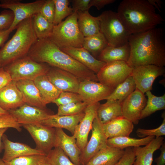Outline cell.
<instances>
[{
  "label": "cell",
  "mask_w": 165,
  "mask_h": 165,
  "mask_svg": "<svg viewBox=\"0 0 165 165\" xmlns=\"http://www.w3.org/2000/svg\"><path fill=\"white\" fill-rule=\"evenodd\" d=\"M161 28L131 34L128 40L130 54L127 62L131 68L165 65V34Z\"/></svg>",
  "instance_id": "1"
},
{
  "label": "cell",
  "mask_w": 165,
  "mask_h": 165,
  "mask_svg": "<svg viewBox=\"0 0 165 165\" xmlns=\"http://www.w3.org/2000/svg\"><path fill=\"white\" fill-rule=\"evenodd\" d=\"M27 55L37 62L68 72L81 81H98L94 73L63 51L49 38L38 39Z\"/></svg>",
  "instance_id": "2"
},
{
  "label": "cell",
  "mask_w": 165,
  "mask_h": 165,
  "mask_svg": "<svg viewBox=\"0 0 165 165\" xmlns=\"http://www.w3.org/2000/svg\"><path fill=\"white\" fill-rule=\"evenodd\" d=\"M117 13L131 34L155 28L164 21L148 0H123L118 6Z\"/></svg>",
  "instance_id": "3"
},
{
  "label": "cell",
  "mask_w": 165,
  "mask_h": 165,
  "mask_svg": "<svg viewBox=\"0 0 165 165\" xmlns=\"http://www.w3.org/2000/svg\"><path fill=\"white\" fill-rule=\"evenodd\" d=\"M12 38L0 49V65L4 67L27 56L38 39L32 24V17L20 22Z\"/></svg>",
  "instance_id": "4"
},
{
  "label": "cell",
  "mask_w": 165,
  "mask_h": 165,
  "mask_svg": "<svg viewBox=\"0 0 165 165\" xmlns=\"http://www.w3.org/2000/svg\"><path fill=\"white\" fill-rule=\"evenodd\" d=\"M84 37L79 28L77 12L65 20L54 25L49 38L60 48L66 47L82 48Z\"/></svg>",
  "instance_id": "5"
},
{
  "label": "cell",
  "mask_w": 165,
  "mask_h": 165,
  "mask_svg": "<svg viewBox=\"0 0 165 165\" xmlns=\"http://www.w3.org/2000/svg\"><path fill=\"white\" fill-rule=\"evenodd\" d=\"M97 17L100 32L104 36L108 46L119 47L128 42L131 34L123 24L117 12L106 10Z\"/></svg>",
  "instance_id": "6"
},
{
  "label": "cell",
  "mask_w": 165,
  "mask_h": 165,
  "mask_svg": "<svg viewBox=\"0 0 165 165\" xmlns=\"http://www.w3.org/2000/svg\"><path fill=\"white\" fill-rule=\"evenodd\" d=\"M50 66L37 62L27 55L3 67L13 80L27 79L34 81L37 77L46 74Z\"/></svg>",
  "instance_id": "7"
},
{
  "label": "cell",
  "mask_w": 165,
  "mask_h": 165,
  "mask_svg": "<svg viewBox=\"0 0 165 165\" xmlns=\"http://www.w3.org/2000/svg\"><path fill=\"white\" fill-rule=\"evenodd\" d=\"M133 69L126 62L113 61L106 63L96 76L100 82L114 89L131 75Z\"/></svg>",
  "instance_id": "8"
},
{
  "label": "cell",
  "mask_w": 165,
  "mask_h": 165,
  "mask_svg": "<svg viewBox=\"0 0 165 165\" xmlns=\"http://www.w3.org/2000/svg\"><path fill=\"white\" fill-rule=\"evenodd\" d=\"M46 0H37L24 3L19 0H0V8L9 9L14 15L13 22L9 28L13 31L22 21L39 13Z\"/></svg>",
  "instance_id": "9"
},
{
  "label": "cell",
  "mask_w": 165,
  "mask_h": 165,
  "mask_svg": "<svg viewBox=\"0 0 165 165\" xmlns=\"http://www.w3.org/2000/svg\"><path fill=\"white\" fill-rule=\"evenodd\" d=\"M91 130L90 138L80 156V165H86L98 152L107 146L108 138L97 116L93 122Z\"/></svg>",
  "instance_id": "10"
},
{
  "label": "cell",
  "mask_w": 165,
  "mask_h": 165,
  "mask_svg": "<svg viewBox=\"0 0 165 165\" xmlns=\"http://www.w3.org/2000/svg\"><path fill=\"white\" fill-rule=\"evenodd\" d=\"M30 134L36 145L37 149L46 156L55 147V128L40 123L22 125Z\"/></svg>",
  "instance_id": "11"
},
{
  "label": "cell",
  "mask_w": 165,
  "mask_h": 165,
  "mask_svg": "<svg viewBox=\"0 0 165 165\" xmlns=\"http://www.w3.org/2000/svg\"><path fill=\"white\" fill-rule=\"evenodd\" d=\"M164 67L154 65L139 66L133 68L131 75L136 88L144 94L152 89L155 79L165 73Z\"/></svg>",
  "instance_id": "12"
},
{
  "label": "cell",
  "mask_w": 165,
  "mask_h": 165,
  "mask_svg": "<svg viewBox=\"0 0 165 165\" xmlns=\"http://www.w3.org/2000/svg\"><path fill=\"white\" fill-rule=\"evenodd\" d=\"M114 90L100 82L85 80L81 81L77 93L89 105L106 100Z\"/></svg>",
  "instance_id": "13"
},
{
  "label": "cell",
  "mask_w": 165,
  "mask_h": 165,
  "mask_svg": "<svg viewBox=\"0 0 165 165\" xmlns=\"http://www.w3.org/2000/svg\"><path fill=\"white\" fill-rule=\"evenodd\" d=\"M147 101L145 94L136 88L122 102L123 116L134 124H138Z\"/></svg>",
  "instance_id": "14"
},
{
  "label": "cell",
  "mask_w": 165,
  "mask_h": 165,
  "mask_svg": "<svg viewBox=\"0 0 165 165\" xmlns=\"http://www.w3.org/2000/svg\"><path fill=\"white\" fill-rule=\"evenodd\" d=\"M46 75L50 82L61 92L77 93L81 81L73 74L50 66Z\"/></svg>",
  "instance_id": "15"
},
{
  "label": "cell",
  "mask_w": 165,
  "mask_h": 165,
  "mask_svg": "<svg viewBox=\"0 0 165 165\" xmlns=\"http://www.w3.org/2000/svg\"><path fill=\"white\" fill-rule=\"evenodd\" d=\"M100 104L98 102L87 105L84 111V117L75 129L73 135L81 151L88 142L89 133L91 130L93 122L97 116V111Z\"/></svg>",
  "instance_id": "16"
},
{
  "label": "cell",
  "mask_w": 165,
  "mask_h": 165,
  "mask_svg": "<svg viewBox=\"0 0 165 165\" xmlns=\"http://www.w3.org/2000/svg\"><path fill=\"white\" fill-rule=\"evenodd\" d=\"M19 124L39 123L53 115L46 108H42L24 103L20 107L8 111Z\"/></svg>",
  "instance_id": "17"
},
{
  "label": "cell",
  "mask_w": 165,
  "mask_h": 165,
  "mask_svg": "<svg viewBox=\"0 0 165 165\" xmlns=\"http://www.w3.org/2000/svg\"><path fill=\"white\" fill-rule=\"evenodd\" d=\"M55 147L60 148L71 161L76 165H80L79 157L81 151L77 146L73 135H67L62 129L55 128Z\"/></svg>",
  "instance_id": "18"
},
{
  "label": "cell",
  "mask_w": 165,
  "mask_h": 165,
  "mask_svg": "<svg viewBox=\"0 0 165 165\" xmlns=\"http://www.w3.org/2000/svg\"><path fill=\"white\" fill-rule=\"evenodd\" d=\"M2 141L4 152L2 159L5 162L24 156L36 154L46 156L41 151L32 148L26 144L10 141L4 134L2 137Z\"/></svg>",
  "instance_id": "19"
},
{
  "label": "cell",
  "mask_w": 165,
  "mask_h": 165,
  "mask_svg": "<svg viewBox=\"0 0 165 165\" xmlns=\"http://www.w3.org/2000/svg\"><path fill=\"white\" fill-rule=\"evenodd\" d=\"M60 49L96 74L106 64L95 58L83 47H66Z\"/></svg>",
  "instance_id": "20"
},
{
  "label": "cell",
  "mask_w": 165,
  "mask_h": 165,
  "mask_svg": "<svg viewBox=\"0 0 165 165\" xmlns=\"http://www.w3.org/2000/svg\"><path fill=\"white\" fill-rule=\"evenodd\" d=\"M24 103L22 94L16 85V81L12 80L0 89V107L3 109L8 111Z\"/></svg>",
  "instance_id": "21"
},
{
  "label": "cell",
  "mask_w": 165,
  "mask_h": 165,
  "mask_svg": "<svg viewBox=\"0 0 165 165\" xmlns=\"http://www.w3.org/2000/svg\"><path fill=\"white\" fill-rule=\"evenodd\" d=\"M84 115V112L71 116H59L53 114L42 121L39 123L54 128H64L73 134L77 125Z\"/></svg>",
  "instance_id": "22"
},
{
  "label": "cell",
  "mask_w": 165,
  "mask_h": 165,
  "mask_svg": "<svg viewBox=\"0 0 165 165\" xmlns=\"http://www.w3.org/2000/svg\"><path fill=\"white\" fill-rule=\"evenodd\" d=\"M164 139L163 137H155L144 147H134L135 159L133 165H152L153 154L164 142Z\"/></svg>",
  "instance_id": "23"
},
{
  "label": "cell",
  "mask_w": 165,
  "mask_h": 165,
  "mask_svg": "<svg viewBox=\"0 0 165 165\" xmlns=\"http://www.w3.org/2000/svg\"><path fill=\"white\" fill-rule=\"evenodd\" d=\"M104 132L108 138L129 137L132 132L134 124L123 116L117 118L102 124Z\"/></svg>",
  "instance_id": "24"
},
{
  "label": "cell",
  "mask_w": 165,
  "mask_h": 165,
  "mask_svg": "<svg viewBox=\"0 0 165 165\" xmlns=\"http://www.w3.org/2000/svg\"><path fill=\"white\" fill-rule=\"evenodd\" d=\"M16 85L21 93L25 103L42 108H46L43 105L40 94L33 81L23 79L16 82Z\"/></svg>",
  "instance_id": "25"
},
{
  "label": "cell",
  "mask_w": 165,
  "mask_h": 165,
  "mask_svg": "<svg viewBox=\"0 0 165 165\" xmlns=\"http://www.w3.org/2000/svg\"><path fill=\"white\" fill-rule=\"evenodd\" d=\"M124 149L107 146L98 152L86 165H115L123 155Z\"/></svg>",
  "instance_id": "26"
},
{
  "label": "cell",
  "mask_w": 165,
  "mask_h": 165,
  "mask_svg": "<svg viewBox=\"0 0 165 165\" xmlns=\"http://www.w3.org/2000/svg\"><path fill=\"white\" fill-rule=\"evenodd\" d=\"M39 91L44 106L52 103L61 92L49 80L46 74L40 75L33 81Z\"/></svg>",
  "instance_id": "27"
},
{
  "label": "cell",
  "mask_w": 165,
  "mask_h": 165,
  "mask_svg": "<svg viewBox=\"0 0 165 165\" xmlns=\"http://www.w3.org/2000/svg\"><path fill=\"white\" fill-rule=\"evenodd\" d=\"M130 50L128 42L119 47L108 46L101 52L97 59L106 63L115 61L127 62L130 56Z\"/></svg>",
  "instance_id": "28"
},
{
  "label": "cell",
  "mask_w": 165,
  "mask_h": 165,
  "mask_svg": "<svg viewBox=\"0 0 165 165\" xmlns=\"http://www.w3.org/2000/svg\"><path fill=\"white\" fill-rule=\"evenodd\" d=\"M122 102L119 100L107 101L105 103L100 105L97 111V117L102 124L123 116Z\"/></svg>",
  "instance_id": "29"
},
{
  "label": "cell",
  "mask_w": 165,
  "mask_h": 165,
  "mask_svg": "<svg viewBox=\"0 0 165 165\" xmlns=\"http://www.w3.org/2000/svg\"><path fill=\"white\" fill-rule=\"evenodd\" d=\"M77 13L78 26L84 37L100 32V23L97 17L92 16L89 10L78 11Z\"/></svg>",
  "instance_id": "30"
},
{
  "label": "cell",
  "mask_w": 165,
  "mask_h": 165,
  "mask_svg": "<svg viewBox=\"0 0 165 165\" xmlns=\"http://www.w3.org/2000/svg\"><path fill=\"white\" fill-rule=\"evenodd\" d=\"M155 138L148 136L140 139L129 137H120L108 138L107 145L109 146L124 149L129 147H135L145 146Z\"/></svg>",
  "instance_id": "31"
},
{
  "label": "cell",
  "mask_w": 165,
  "mask_h": 165,
  "mask_svg": "<svg viewBox=\"0 0 165 165\" xmlns=\"http://www.w3.org/2000/svg\"><path fill=\"white\" fill-rule=\"evenodd\" d=\"M108 46L104 36L100 32L91 36L85 37L82 47L97 59L101 52Z\"/></svg>",
  "instance_id": "32"
},
{
  "label": "cell",
  "mask_w": 165,
  "mask_h": 165,
  "mask_svg": "<svg viewBox=\"0 0 165 165\" xmlns=\"http://www.w3.org/2000/svg\"><path fill=\"white\" fill-rule=\"evenodd\" d=\"M33 27L38 39L48 38L53 29V23L49 21L40 12L32 16Z\"/></svg>",
  "instance_id": "33"
},
{
  "label": "cell",
  "mask_w": 165,
  "mask_h": 165,
  "mask_svg": "<svg viewBox=\"0 0 165 165\" xmlns=\"http://www.w3.org/2000/svg\"><path fill=\"white\" fill-rule=\"evenodd\" d=\"M136 88L135 82L132 77L130 75L118 85L106 100L107 101L119 100L123 101Z\"/></svg>",
  "instance_id": "34"
},
{
  "label": "cell",
  "mask_w": 165,
  "mask_h": 165,
  "mask_svg": "<svg viewBox=\"0 0 165 165\" xmlns=\"http://www.w3.org/2000/svg\"><path fill=\"white\" fill-rule=\"evenodd\" d=\"M148 99L145 106L141 112L140 119L147 117L156 112L165 109V94L156 96L150 91L145 93Z\"/></svg>",
  "instance_id": "35"
},
{
  "label": "cell",
  "mask_w": 165,
  "mask_h": 165,
  "mask_svg": "<svg viewBox=\"0 0 165 165\" xmlns=\"http://www.w3.org/2000/svg\"><path fill=\"white\" fill-rule=\"evenodd\" d=\"M55 6V14L53 21L54 25L61 22L63 19L72 14L73 10L69 6L70 0H53Z\"/></svg>",
  "instance_id": "36"
},
{
  "label": "cell",
  "mask_w": 165,
  "mask_h": 165,
  "mask_svg": "<svg viewBox=\"0 0 165 165\" xmlns=\"http://www.w3.org/2000/svg\"><path fill=\"white\" fill-rule=\"evenodd\" d=\"M46 160L50 165H76L58 147H54L47 154Z\"/></svg>",
  "instance_id": "37"
},
{
  "label": "cell",
  "mask_w": 165,
  "mask_h": 165,
  "mask_svg": "<svg viewBox=\"0 0 165 165\" xmlns=\"http://www.w3.org/2000/svg\"><path fill=\"white\" fill-rule=\"evenodd\" d=\"M46 158V156L36 154L21 156L4 162L7 165H39Z\"/></svg>",
  "instance_id": "38"
},
{
  "label": "cell",
  "mask_w": 165,
  "mask_h": 165,
  "mask_svg": "<svg viewBox=\"0 0 165 165\" xmlns=\"http://www.w3.org/2000/svg\"><path fill=\"white\" fill-rule=\"evenodd\" d=\"M87 106L86 104L82 101L72 102L58 106L57 115L59 116H71L79 114L84 112Z\"/></svg>",
  "instance_id": "39"
},
{
  "label": "cell",
  "mask_w": 165,
  "mask_h": 165,
  "mask_svg": "<svg viewBox=\"0 0 165 165\" xmlns=\"http://www.w3.org/2000/svg\"><path fill=\"white\" fill-rule=\"evenodd\" d=\"M163 121L160 125L157 128L147 129L138 128L136 130L137 136L141 138L148 136H154L155 137H162L165 135V113L163 112L162 114Z\"/></svg>",
  "instance_id": "40"
},
{
  "label": "cell",
  "mask_w": 165,
  "mask_h": 165,
  "mask_svg": "<svg viewBox=\"0 0 165 165\" xmlns=\"http://www.w3.org/2000/svg\"><path fill=\"white\" fill-rule=\"evenodd\" d=\"M82 101V99L78 94L69 92H62L52 103L59 106L71 103Z\"/></svg>",
  "instance_id": "41"
},
{
  "label": "cell",
  "mask_w": 165,
  "mask_h": 165,
  "mask_svg": "<svg viewBox=\"0 0 165 165\" xmlns=\"http://www.w3.org/2000/svg\"><path fill=\"white\" fill-rule=\"evenodd\" d=\"M22 126L18 123L14 117L9 113L0 117V130L12 128L20 132Z\"/></svg>",
  "instance_id": "42"
},
{
  "label": "cell",
  "mask_w": 165,
  "mask_h": 165,
  "mask_svg": "<svg viewBox=\"0 0 165 165\" xmlns=\"http://www.w3.org/2000/svg\"><path fill=\"white\" fill-rule=\"evenodd\" d=\"M55 11L53 0H46L40 13L49 21L53 23Z\"/></svg>",
  "instance_id": "43"
},
{
  "label": "cell",
  "mask_w": 165,
  "mask_h": 165,
  "mask_svg": "<svg viewBox=\"0 0 165 165\" xmlns=\"http://www.w3.org/2000/svg\"><path fill=\"white\" fill-rule=\"evenodd\" d=\"M14 19L13 13L10 10H4L0 13V31L9 29Z\"/></svg>",
  "instance_id": "44"
},
{
  "label": "cell",
  "mask_w": 165,
  "mask_h": 165,
  "mask_svg": "<svg viewBox=\"0 0 165 165\" xmlns=\"http://www.w3.org/2000/svg\"><path fill=\"white\" fill-rule=\"evenodd\" d=\"M133 148H125L123 155L115 165H133L135 159Z\"/></svg>",
  "instance_id": "45"
},
{
  "label": "cell",
  "mask_w": 165,
  "mask_h": 165,
  "mask_svg": "<svg viewBox=\"0 0 165 165\" xmlns=\"http://www.w3.org/2000/svg\"><path fill=\"white\" fill-rule=\"evenodd\" d=\"M90 0H71L70 1L72 3L73 12L78 11H85L89 10L90 9L89 4Z\"/></svg>",
  "instance_id": "46"
},
{
  "label": "cell",
  "mask_w": 165,
  "mask_h": 165,
  "mask_svg": "<svg viewBox=\"0 0 165 165\" xmlns=\"http://www.w3.org/2000/svg\"><path fill=\"white\" fill-rule=\"evenodd\" d=\"M10 74L2 67L0 68V89L8 85L12 81Z\"/></svg>",
  "instance_id": "47"
},
{
  "label": "cell",
  "mask_w": 165,
  "mask_h": 165,
  "mask_svg": "<svg viewBox=\"0 0 165 165\" xmlns=\"http://www.w3.org/2000/svg\"><path fill=\"white\" fill-rule=\"evenodd\" d=\"M115 0H90L89 4L90 8L92 6L95 7L97 9L100 10L106 5L113 3Z\"/></svg>",
  "instance_id": "48"
},
{
  "label": "cell",
  "mask_w": 165,
  "mask_h": 165,
  "mask_svg": "<svg viewBox=\"0 0 165 165\" xmlns=\"http://www.w3.org/2000/svg\"><path fill=\"white\" fill-rule=\"evenodd\" d=\"M160 155L155 160L156 165H165V143L162 144L160 148Z\"/></svg>",
  "instance_id": "49"
},
{
  "label": "cell",
  "mask_w": 165,
  "mask_h": 165,
  "mask_svg": "<svg viewBox=\"0 0 165 165\" xmlns=\"http://www.w3.org/2000/svg\"><path fill=\"white\" fill-rule=\"evenodd\" d=\"M9 28L0 31V47H2L12 31Z\"/></svg>",
  "instance_id": "50"
},
{
  "label": "cell",
  "mask_w": 165,
  "mask_h": 165,
  "mask_svg": "<svg viewBox=\"0 0 165 165\" xmlns=\"http://www.w3.org/2000/svg\"><path fill=\"white\" fill-rule=\"evenodd\" d=\"M148 2L155 8H156L160 11L161 8V5L163 3L160 0H148Z\"/></svg>",
  "instance_id": "51"
},
{
  "label": "cell",
  "mask_w": 165,
  "mask_h": 165,
  "mask_svg": "<svg viewBox=\"0 0 165 165\" xmlns=\"http://www.w3.org/2000/svg\"><path fill=\"white\" fill-rule=\"evenodd\" d=\"M8 128H4L0 130V152L3 148V144L2 141V138L4 133Z\"/></svg>",
  "instance_id": "52"
},
{
  "label": "cell",
  "mask_w": 165,
  "mask_h": 165,
  "mask_svg": "<svg viewBox=\"0 0 165 165\" xmlns=\"http://www.w3.org/2000/svg\"><path fill=\"white\" fill-rule=\"evenodd\" d=\"M9 114V112L6 111L0 107V117L5 115Z\"/></svg>",
  "instance_id": "53"
},
{
  "label": "cell",
  "mask_w": 165,
  "mask_h": 165,
  "mask_svg": "<svg viewBox=\"0 0 165 165\" xmlns=\"http://www.w3.org/2000/svg\"><path fill=\"white\" fill-rule=\"evenodd\" d=\"M39 165H50L46 161V160L42 163H41Z\"/></svg>",
  "instance_id": "54"
},
{
  "label": "cell",
  "mask_w": 165,
  "mask_h": 165,
  "mask_svg": "<svg viewBox=\"0 0 165 165\" xmlns=\"http://www.w3.org/2000/svg\"><path fill=\"white\" fill-rule=\"evenodd\" d=\"M0 165H7L2 159L0 158Z\"/></svg>",
  "instance_id": "55"
},
{
  "label": "cell",
  "mask_w": 165,
  "mask_h": 165,
  "mask_svg": "<svg viewBox=\"0 0 165 165\" xmlns=\"http://www.w3.org/2000/svg\"><path fill=\"white\" fill-rule=\"evenodd\" d=\"M1 67V65H0V68Z\"/></svg>",
  "instance_id": "56"
}]
</instances>
